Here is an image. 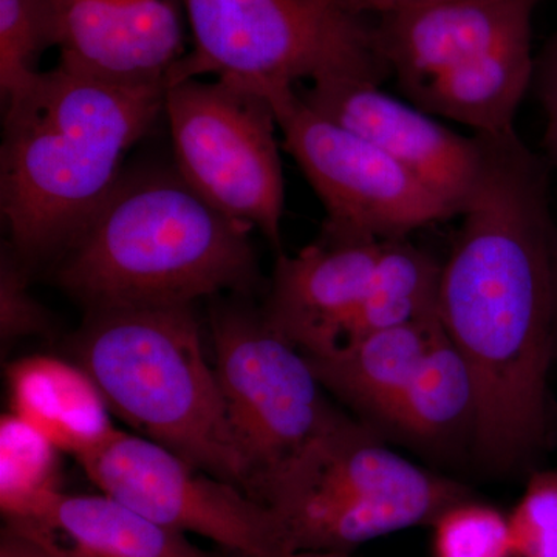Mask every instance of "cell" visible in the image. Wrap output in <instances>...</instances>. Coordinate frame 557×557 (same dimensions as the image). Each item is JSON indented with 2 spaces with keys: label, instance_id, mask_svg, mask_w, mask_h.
I'll return each instance as SVG.
<instances>
[{
  "label": "cell",
  "instance_id": "1",
  "mask_svg": "<svg viewBox=\"0 0 557 557\" xmlns=\"http://www.w3.org/2000/svg\"><path fill=\"white\" fill-rule=\"evenodd\" d=\"M485 139L482 177L443 263L438 314L474 380L475 446L508 467L547 431L557 248L541 163L516 132Z\"/></svg>",
  "mask_w": 557,
  "mask_h": 557
},
{
  "label": "cell",
  "instance_id": "2",
  "mask_svg": "<svg viewBox=\"0 0 557 557\" xmlns=\"http://www.w3.org/2000/svg\"><path fill=\"white\" fill-rule=\"evenodd\" d=\"M168 83H124L60 64L3 106L0 209L22 262L61 255L164 115Z\"/></svg>",
  "mask_w": 557,
  "mask_h": 557
},
{
  "label": "cell",
  "instance_id": "3",
  "mask_svg": "<svg viewBox=\"0 0 557 557\" xmlns=\"http://www.w3.org/2000/svg\"><path fill=\"white\" fill-rule=\"evenodd\" d=\"M252 230L208 203L175 168L124 172L61 252L58 282L90 311L245 296L258 284Z\"/></svg>",
  "mask_w": 557,
  "mask_h": 557
},
{
  "label": "cell",
  "instance_id": "4",
  "mask_svg": "<svg viewBox=\"0 0 557 557\" xmlns=\"http://www.w3.org/2000/svg\"><path fill=\"white\" fill-rule=\"evenodd\" d=\"M78 366L141 437L247 493V472L193 306L90 311Z\"/></svg>",
  "mask_w": 557,
  "mask_h": 557
},
{
  "label": "cell",
  "instance_id": "5",
  "mask_svg": "<svg viewBox=\"0 0 557 557\" xmlns=\"http://www.w3.org/2000/svg\"><path fill=\"white\" fill-rule=\"evenodd\" d=\"M467 487L399 456L344 416L260 487L298 553L354 555L366 542L434 525Z\"/></svg>",
  "mask_w": 557,
  "mask_h": 557
},
{
  "label": "cell",
  "instance_id": "6",
  "mask_svg": "<svg viewBox=\"0 0 557 557\" xmlns=\"http://www.w3.org/2000/svg\"><path fill=\"white\" fill-rule=\"evenodd\" d=\"M193 50L171 83L214 75L269 98L302 81L359 78L388 70L375 28L341 0H183Z\"/></svg>",
  "mask_w": 557,
  "mask_h": 557
},
{
  "label": "cell",
  "instance_id": "7",
  "mask_svg": "<svg viewBox=\"0 0 557 557\" xmlns=\"http://www.w3.org/2000/svg\"><path fill=\"white\" fill-rule=\"evenodd\" d=\"M214 370L247 494L260 487L344 417L327 399L309 359L267 321L239 304L211 317ZM259 502V500H258Z\"/></svg>",
  "mask_w": 557,
  "mask_h": 557
},
{
  "label": "cell",
  "instance_id": "8",
  "mask_svg": "<svg viewBox=\"0 0 557 557\" xmlns=\"http://www.w3.org/2000/svg\"><path fill=\"white\" fill-rule=\"evenodd\" d=\"M175 170L208 203L281 245L284 174L267 98L228 81L170 84L164 101Z\"/></svg>",
  "mask_w": 557,
  "mask_h": 557
},
{
  "label": "cell",
  "instance_id": "9",
  "mask_svg": "<svg viewBox=\"0 0 557 557\" xmlns=\"http://www.w3.org/2000/svg\"><path fill=\"white\" fill-rule=\"evenodd\" d=\"M282 141L327 212L324 234L403 239L457 212L368 139L319 115L298 89L269 98Z\"/></svg>",
  "mask_w": 557,
  "mask_h": 557
},
{
  "label": "cell",
  "instance_id": "10",
  "mask_svg": "<svg viewBox=\"0 0 557 557\" xmlns=\"http://www.w3.org/2000/svg\"><path fill=\"white\" fill-rule=\"evenodd\" d=\"M78 461L101 493L172 530L208 539L226 556L298 555L273 509L141 435L115 431Z\"/></svg>",
  "mask_w": 557,
  "mask_h": 557
},
{
  "label": "cell",
  "instance_id": "11",
  "mask_svg": "<svg viewBox=\"0 0 557 557\" xmlns=\"http://www.w3.org/2000/svg\"><path fill=\"white\" fill-rule=\"evenodd\" d=\"M299 94L319 115L397 160L460 215L485 168V137L457 134L372 81L322 79Z\"/></svg>",
  "mask_w": 557,
  "mask_h": 557
},
{
  "label": "cell",
  "instance_id": "12",
  "mask_svg": "<svg viewBox=\"0 0 557 557\" xmlns=\"http://www.w3.org/2000/svg\"><path fill=\"white\" fill-rule=\"evenodd\" d=\"M62 64L124 83H171L186 51L183 0H54Z\"/></svg>",
  "mask_w": 557,
  "mask_h": 557
},
{
  "label": "cell",
  "instance_id": "13",
  "mask_svg": "<svg viewBox=\"0 0 557 557\" xmlns=\"http://www.w3.org/2000/svg\"><path fill=\"white\" fill-rule=\"evenodd\" d=\"M533 0H437L383 14L376 46L398 89L412 98L429 84L531 32Z\"/></svg>",
  "mask_w": 557,
  "mask_h": 557
},
{
  "label": "cell",
  "instance_id": "14",
  "mask_svg": "<svg viewBox=\"0 0 557 557\" xmlns=\"http://www.w3.org/2000/svg\"><path fill=\"white\" fill-rule=\"evenodd\" d=\"M381 248L383 240L322 233L298 255L278 256L267 321L306 357L338 347L368 293Z\"/></svg>",
  "mask_w": 557,
  "mask_h": 557
},
{
  "label": "cell",
  "instance_id": "15",
  "mask_svg": "<svg viewBox=\"0 0 557 557\" xmlns=\"http://www.w3.org/2000/svg\"><path fill=\"white\" fill-rule=\"evenodd\" d=\"M70 557H230L199 548L109 494L58 491L27 522L7 525Z\"/></svg>",
  "mask_w": 557,
  "mask_h": 557
},
{
  "label": "cell",
  "instance_id": "16",
  "mask_svg": "<svg viewBox=\"0 0 557 557\" xmlns=\"http://www.w3.org/2000/svg\"><path fill=\"white\" fill-rule=\"evenodd\" d=\"M440 314L379 330L318 357H307L322 386L381 424L442 332Z\"/></svg>",
  "mask_w": 557,
  "mask_h": 557
},
{
  "label": "cell",
  "instance_id": "17",
  "mask_svg": "<svg viewBox=\"0 0 557 557\" xmlns=\"http://www.w3.org/2000/svg\"><path fill=\"white\" fill-rule=\"evenodd\" d=\"M11 413L76 458L97 449L116 431L100 388L62 359L32 357L9 369Z\"/></svg>",
  "mask_w": 557,
  "mask_h": 557
},
{
  "label": "cell",
  "instance_id": "18",
  "mask_svg": "<svg viewBox=\"0 0 557 557\" xmlns=\"http://www.w3.org/2000/svg\"><path fill=\"white\" fill-rule=\"evenodd\" d=\"M475 409L478 395L471 370L443 327L381 424L429 445L445 442L463 429L472 434Z\"/></svg>",
  "mask_w": 557,
  "mask_h": 557
},
{
  "label": "cell",
  "instance_id": "19",
  "mask_svg": "<svg viewBox=\"0 0 557 557\" xmlns=\"http://www.w3.org/2000/svg\"><path fill=\"white\" fill-rule=\"evenodd\" d=\"M442 270L443 263L406 237L383 240L368 293L341 344L438 314Z\"/></svg>",
  "mask_w": 557,
  "mask_h": 557
},
{
  "label": "cell",
  "instance_id": "20",
  "mask_svg": "<svg viewBox=\"0 0 557 557\" xmlns=\"http://www.w3.org/2000/svg\"><path fill=\"white\" fill-rule=\"evenodd\" d=\"M60 449L14 413L0 421V507L10 525L27 522L58 486Z\"/></svg>",
  "mask_w": 557,
  "mask_h": 557
},
{
  "label": "cell",
  "instance_id": "21",
  "mask_svg": "<svg viewBox=\"0 0 557 557\" xmlns=\"http://www.w3.org/2000/svg\"><path fill=\"white\" fill-rule=\"evenodd\" d=\"M54 0H0V97L16 98L40 75L39 58L58 47Z\"/></svg>",
  "mask_w": 557,
  "mask_h": 557
},
{
  "label": "cell",
  "instance_id": "22",
  "mask_svg": "<svg viewBox=\"0 0 557 557\" xmlns=\"http://www.w3.org/2000/svg\"><path fill=\"white\" fill-rule=\"evenodd\" d=\"M434 557H515L508 515L468 497L434 525Z\"/></svg>",
  "mask_w": 557,
  "mask_h": 557
},
{
  "label": "cell",
  "instance_id": "23",
  "mask_svg": "<svg viewBox=\"0 0 557 557\" xmlns=\"http://www.w3.org/2000/svg\"><path fill=\"white\" fill-rule=\"evenodd\" d=\"M508 523L515 557H557V469L531 475Z\"/></svg>",
  "mask_w": 557,
  "mask_h": 557
},
{
  "label": "cell",
  "instance_id": "24",
  "mask_svg": "<svg viewBox=\"0 0 557 557\" xmlns=\"http://www.w3.org/2000/svg\"><path fill=\"white\" fill-rule=\"evenodd\" d=\"M24 262L16 252L3 249L0 265V327L5 341L42 335L50 327L47 311L28 289Z\"/></svg>",
  "mask_w": 557,
  "mask_h": 557
},
{
  "label": "cell",
  "instance_id": "25",
  "mask_svg": "<svg viewBox=\"0 0 557 557\" xmlns=\"http://www.w3.org/2000/svg\"><path fill=\"white\" fill-rule=\"evenodd\" d=\"M534 84L545 115L544 148L557 168V35L549 40L534 67Z\"/></svg>",
  "mask_w": 557,
  "mask_h": 557
},
{
  "label": "cell",
  "instance_id": "26",
  "mask_svg": "<svg viewBox=\"0 0 557 557\" xmlns=\"http://www.w3.org/2000/svg\"><path fill=\"white\" fill-rule=\"evenodd\" d=\"M0 557H47V552L36 539L7 527L0 542Z\"/></svg>",
  "mask_w": 557,
  "mask_h": 557
},
{
  "label": "cell",
  "instance_id": "27",
  "mask_svg": "<svg viewBox=\"0 0 557 557\" xmlns=\"http://www.w3.org/2000/svg\"><path fill=\"white\" fill-rule=\"evenodd\" d=\"M351 13L362 16L366 13L383 14L405 9V7L418 5V3L437 2V0H341Z\"/></svg>",
  "mask_w": 557,
  "mask_h": 557
},
{
  "label": "cell",
  "instance_id": "28",
  "mask_svg": "<svg viewBox=\"0 0 557 557\" xmlns=\"http://www.w3.org/2000/svg\"><path fill=\"white\" fill-rule=\"evenodd\" d=\"M295 557H354V555H341V553H298Z\"/></svg>",
  "mask_w": 557,
  "mask_h": 557
},
{
  "label": "cell",
  "instance_id": "29",
  "mask_svg": "<svg viewBox=\"0 0 557 557\" xmlns=\"http://www.w3.org/2000/svg\"><path fill=\"white\" fill-rule=\"evenodd\" d=\"M33 539H35V537H33ZM36 541H38V539H36ZM38 542H40V544H42V547L46 548L47 557H70V556L65 555V553L60 552V549L51 547V545H49V544H46V542H42V541H38Z\"/></svg>",
  "mask_w": 557,
  "mask_h": 557
},
{
  "label": "cell",
  "instance_id": "30",
  "mask_svg": "<svg viewBox=\"0 0 557 557\" xmlns=\"http://www.w3.org/2000/svg\"><path fill=\"white\" fill-rule=\"evenodd\" d=\"M556 293H557V255H556Z\"/></svg>",
  "mask_w": 557,
  "mask_h": 557
}]
</instances>
